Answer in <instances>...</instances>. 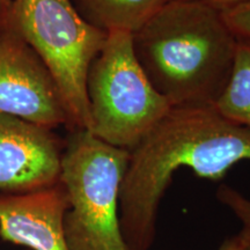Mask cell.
I'll list each match as a JSON object with an SVG mask.
<instances>
[{"label":"cell","instance_id":"9c48e42d","mask_svg":"<svg viewBox=\"0 0 250 250\" xmlns=\"http://www.w3.org/2000/svg\"><path fill=\"white\" fill-rule=\"evenodd\" d=\"M81 17L105 33L133 34L168 0H71Z\"/></svg>","mask_w":250,"mask_h":250},{"label":"cell","instance_id":"52a82bcc","mask_svg":"<svg viewBox=\"0 0 250 250\" xmlns=\"http://www.w3.org/2000/svg\"><path fill=\"white\" fill-rule=\"evenodd\" d=\"M62 149L51 129L0 114V196L26 195L59 183Z\"/></svg>","mask_w":250,"mask_h":250},{"label":"cell","instance_id":"2e32d148","mask_svg":"<svg viewBox=\"0 0 250 250\" xmlns=\"http://www.w3.org/2000/svg\"><path fill=\"white\" fill-rule=\"evenodd\" d=\"M246 250H250V248L249 249H246Z\"/></svg>","mask_w":250,"mask_h":250},{"label":"cell","instance_id":"6da1fadb","mask_svg":"<svg viewBox=\"0 0 250 250\" xmlns=\"http://www.w3.org/2000/svg\"><path fill=\"white\" fill-rule=\"evenodd\" d=\"M250 161V127L214 107H176L130 152L120 192V224L131 250H151L159 208L175 171L223 179L240 161Z\"/></svg>","mask_w":250,"mask_h":250},{"label":"cell","instance_id":"30bf717a","mask_svg":"<svg viewBox=\"0 0 250 250\" xmlns=\"http://www.w3.org/2000/svg\"><path fill=\"white\" fill-rule=\"evenodd\" d=\"M214 108L228 120L250 127V40L237 39L232 72Z\"/></svg>","mask_w":250,"mask_h":250},{"label":"cell","instance_id":"7a4b0ae2","mask_svg":"<svg viewBox=\"0 0 250 250\" xmlns=\"http://www.w3.org/2000/svg\"><path fill=\"white\" fill-rule=\"evenodd\" d=\"M132 45L171 108L214 107L232 72L237 37L206 0H168L132 34Z\"/></svg>","mask_w":250,"mask_h":250},{"label":"cell","instance_id":"3957f363","mask_svg":"<svg viewBox=\"0 0 250 250\" xmlns=\"http://www.w3.org/2000/svg\"><path fill=\"white\" fill-rule=\"evenodd\" d=\"M130 151L87 130L70 131L61 162L68 199L62 233L70 250H131L122 234L120 192Z\"/></svg>","mask_w":250,"mask_h":250},{"label":"cell","instance_id":"ba28073f","mask_svg":"<svg viewBox=\"0 0 250 250\" xmlns=\"http://www.w3.org/2000/svg\"><path fill=\"white\" fill-rule=\"evenodd\" d=\"M67 208L61 182L26 195L0 196V239L29 250H70L62 233Z\"/></svg>","mask_w":250,"mask_h":250},{"label":"cell","instance_id":"4fadbf2b","mask_svg":"<svg viewBox=\"0 0 250 250\" xmlns=\"http://www.w3.org/2000/svg\"><path fill=\"white\" fill-rule=\"evenodd\" d=\"M13 4L14 0H0V30H5L9 27Z\"/></svg>","mask_w":250,"mask_h":250},{"label":"cell","instance_id":"277c9868","mask_svg":"<svg viewBox=\"0 0 250 250\" xmlns=\"http://www.w3.org/2000/svg\"><path fill=\"white\" fill-rule=\"evenodd\" d=\"M8 28L48 68L66 111L67 129L89 131L87 77L108 33L87 22L71 0H14Z\"/></svg>","mask_w":250,"mask_h":250},{"label":"cell","instance_id":"e0dca14e","mask_svg":"<svg viewBox=\"0 0 250 250\" xmlns=\"http://www.w3.org/2000/svg\"><path fill=\"white\" fill-rule=\"evenodd\" d=\"M28 250H29V249H28Z\"/></svg>","mask_w":250,"mask_h":250},{"label":"cell","instance_id":"5bb4252c","mask_svg":"<svg viewBox=\"0 0 250 250\" xmlns=\"http://www.w3.org/2000/svg\"><path fill=\"white\" fill-rule=\"evenodd\" d=\"M218 250H245V247H243L242 243L239 241L236 235H234L225 240V241L221 243V246L219 247Z\"/></svg>","mask_w":250,"mask_h":250},{"label":"cell","instance_id":"7c38bea8","mask_svg":"<svg viewBox=\"0 0 250 250\" xmlns=\"http://www.w3.org/2000/svg\"><path fill=\"white\" fill-rule=\"evenodd\" d=\"M224 21L237 39L250 40V2L220 8Z\"/></svg>","mask_w":250,"mask_h":250},{"label":"cell","instance_id":"8fae6325","mask_svg":"<svg viewBox=\"0 0 250 250\" xmlns=\"http://www.w3.org/2000/svg\"><path fill=\"white\" fill-rule=\"evenodd\" d=\"M217 198L221 204L229 208L241 224V229L236 234L239 241L246 249L250 248V199L239 190L227 184H221L217 190Z\"/></svg>","mask_w":250,"mask_h":250},{"label":"cell","instance_id":"9a60e30c","mask_svg":"<svg viewBox=\"0 0 250 250\" xmlns=\"http://www.w3.org/2000/svg\"><path fill=\"white\" fill-rule=\"evenodd\" d=\"M210 4L217 6L219 8L228 7V6H233L237 4H243V2H250V0H206Z\"/></svg>","mask_w":250,"mask_h":250},{"label":"cell","instance_id":"8992f818","mask_svg":"<svg viewBox=\"0 0 250 250\" xmlns=\"http://www.w3.org/2000/svg\"><path fill=\"white\" fill-rule=\"evenodd\" d=\"M0 114L54 130L68 126L51 74L22 37L0 30Z\"/></svg>","mask_w":250,"mask_h":250},{"label":"cell","instance_id":"5b68a950","mask_svg":"<svg viewBox=\"0 0 250 250\" xmlns=\"http://www.w3.org/2000/svg\"><path fill=\"white\" fill-rule=\"evenodd\" d=\"M89 132L132 151L171 109L134 55L132 34L108 33L87 77Z\"/></svg>","mask_w":250,"mask_h":250}]
</instances>
